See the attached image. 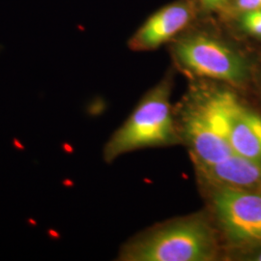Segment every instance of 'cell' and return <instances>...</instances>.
I'll use <instances>...</instances> for the list:
<instances>
[{"label": "cell", "instance_id": "1", "mask_svg": "<svg viewBox=\"0 0 261 261\" xmlns=\"http://www.w3.org/2000/svg\"><path fill=\"white\" fill-rule=\"evenodd\" d=\"M219 256V232L204 213L151 227L126 243L119 255L125 261H213Z\"/></svg>", "mask_w": 261, "mask_h": 261}, {"label": "cell", "instance_id": "2", "mask_svg": "<svg viewBox=\"0 0 261 261\" xmlns=\"http://www.w3.org/2000/svg\"><path fill=\"white\" fill-rule=\"evenodd\" d=\"M172 79L167 76L143 96L103 148L106 162L112 163L135 150L174 145L181 141L170 102Z\"/></svg>", "mask_w": 261, "mask_h": 261}, {"label": "cell", "instance_id": "3", "mask_svg": "<svg viewBox=\"0 0 261 261\" xmlns=\"http://www.w3.org/2000/svg\"><path fill=\"white\" fill-rule=\"evenodd\" d=\"M178 130L195 166H210L235 154L227 135L216 88H196L181 113Z\"/></svg>", "mask_w": 261, "mask_h": 261}, {"label": "cell", "instance_id": "4", "mask_svg": "<svg viewBox=\"0 0 261 261\" xmlns=\"http://www.w3.org/2000/svg\"><path fill=\"white\" fill-rule=\"evenodd\" d=\"M172 56L186 74L230 85H242L250 74L247 59L221 38L208 32H192L179 38Z\"/></svg>", "mask_w": 261, "mask_h": 261}, {"label": "cell", "instance_id": "5", "mask_svg": "<svg viewBox=\"0 0 261 261\" xmlns=\"http://www.w3.org/2000/svg\"><path fill=\"white\" fill-rule=\"evenodd\" d=\"M204 188L218 232L233 247L260 246V192L212 185Z\"/></svg>", "mask_w": 261, "mask_h": 261}, {"label": "cell", "instance_id": "6", "mask_svg": "<svg viewBox=\"0 0 261 261\" xmlns=\"http://www.w3.org/2000/svg\"><path fill=\"white\" fill-rule=\"evenodd\" d=\"M196 0H176L157 10L130 37V49L153 50L177 38L196 18Z\"/></svg>", "mask_w": 261, "mask_h": 261}, {"label": "cell", "instance_id": "7", "mask_svg": "<svg viewBox=\"0 0 261 261\" xmlns=\"http://www.w3.org/2000/svg\"><path fill=\"white\" fill-rule=\"evenodd\" d=\"M228 142L234 153L261 163V117L247 110L232 92L216 88Z\"/></svg>", "mask_w": 261, "mask_h": 261}, {"label": "cell", "instance_id": "8", "mask_svg": "<svg viewBox=\"0 0 261 261\" xmlns=\"http://www.w3.org/2000/svg\"><path fill=\"white\" fill-rule=\"evenodd\" d=\"M203 185L242 189L261 193V163L237 154L210 166H195Z\"/></svg>", "mask_w": 261, "mask_h": 261}, {"label": "cell", "instance_id": "9", "mask_svg": "<svg viewBox=\"0 0 261 261\" xmlns=\"http://www.w3.org/2000/svg\"><path fill=\"white\" fill-rule=\"evenodd\" d=\"M238 29L249 37L261 40V9L234 16Z\"/></svg>", "mask_w": 261, "mask_h": 261}, {"label": "cell", "instance_id": "10", "mask_svg": "<svg viewBox=\"0 0 261 261\" xmlns=\"http://www.w3.org/2000/svg\"><path fill=\"white\" fill-rule=\"evenodd\" d=\"M261 9V0H231L227 10L232 16Z\"/></svg>", "mask_w": 261, "mask_h": 261}, {"label": "cell", "instance_id": "11", "mask_svg": "<svg viewBox=\"0 0 261 261\" xmlns=\"http://www.w3.org/2000/svg\"><path fill=\"white\" fill-rule=\"evenodd\" d=\"M231 0H196V4L206 13L225 11Z\"/></svg>", "mask_w": 261, "mask_h": 261}, {"label": "cell", "instance_id": "12", "mask_svg": "<svg viewBox=\"0 0 261 261\" xmlns=\"http://www.w3.org/2000/svg\"><path fill=\"white\" fill-rule=\"evenodd\" d=\"M258 247H259V246H258ZM245 257H247V258H246L247 260L261 261V249L254 251V252H252L251 254L246 255Z\"/></svg>", "mask_w": 261, "mask_h": 261}]
</instances>
